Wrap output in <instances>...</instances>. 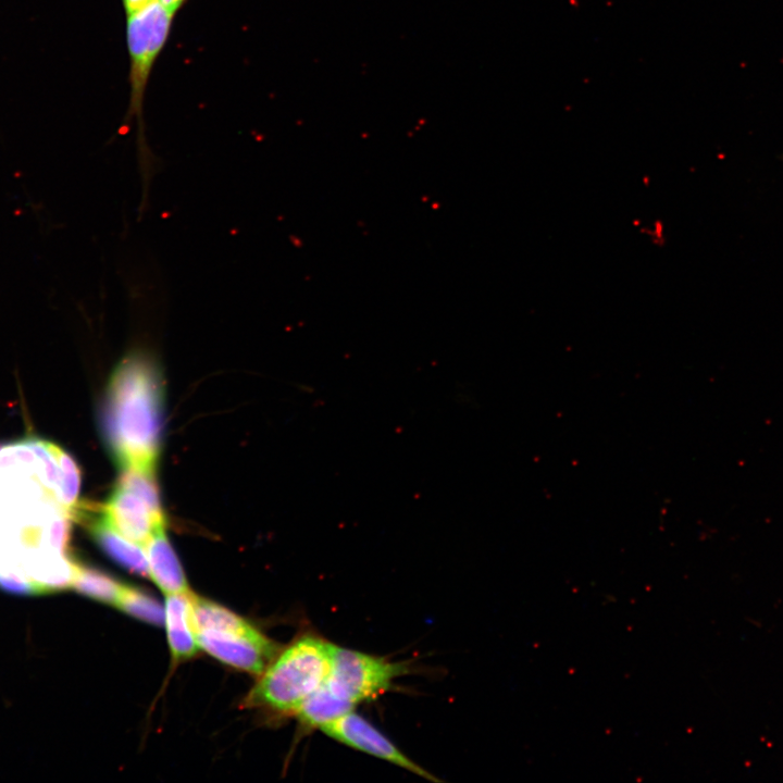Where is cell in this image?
<instances>
[{
	"instance_id": "cell-11",
	"label": "cell",
	"mask_w": 783,
	"mask_h": 783,
	"mask_svg": "<svg viewBox=\"0 0 783 783\" xmlns=\"http://www.w3.org/2000/svg\"><path fill=\"white\" fill-rule=\"evenodd\" d=\"M72 587L88 598L115 606L123 585L96 569L79 564Z\"/></svg>"
},
{
	"instance_id": "cell-7",
	"label": "cell",
	"mask_w": 783,
	"mask_h": 783,
	"mask_svg": "<svg viewBox=\"0 0 783 783\" xmlns=\"http://www.w3.org/2000/svg\"><path fill=\"white\" fill-rule=\"evenodd\" d=\"M97 513L108 526L142 547L157 533L164 531V514L153 510L140 496L119 484Z\"/></svg>"
},
{
	"instance_id": "cell-10",
	"label": "cell",
	"mask_w": 783,
	"mask_h": 783,
	"mask_svg": "<svg viewBox=\"0 0 783 783\" xmlns=\"http://www.w3.org/2000/svg\"><path fill=\"white\" fill-rule=\"evenodd\" d=\"M90 533L99 547L116 563L128 571L149 575L146 551L102 522L99 517L90 519Z\"/></svg>"
},
{
	"instance_id": "cell-13",
	"label": "cell",
	"mask_w": 783,
	"mask_h": 783,
	"mask_svg": "<svg viewBox=\"0 0 783 783\" xmlns=\"http://www.w3.org/2000/svg\"><path fill=\"white\" fill-rule=\"evenodd\" d=\"M58 461L60 465L59 500L71 519H73L79 506L80 471L75 460L60 447L58 448Z\"/></svg>"
},
{
	"instance_id": "cell-12",
	"label": "cell",
	"mask_w": 783,
	"mask_h": 783,
	"mask_svg": "<svg viewBox=\"0 0 783 783\" xmlns=\"http://www.w3.org/2000/svg\"><path fill=\"white\" fill-rule=\"evenodd\" d=\"M115 607L129 616L160 625L164 621V611L160 605L146 594L123 585Z\"/></svg>"
},
{
	"instance_id": "cell-5",
	"label": "cell",
	"mask_w": 783,
	"mask_h": 783,
	"mask_svg": "<svg viewBox=\"0 0 783 783\" xmlns=\"http://www.w3.org/2000/svg\"><path fill=\"white\" fill-rule=\"evenodd\" d=\"M408 671L403 662L331 643L330 669L322 684L334 697L355 708L388 691Z\"/></svg>"
},
{
	"instance_id": "cell-14",
	"label": "cell",
	"mask_w": 783,
	"mask_h": 783,
	"mask_svg": "<svg viewBox=\"0 0 783 783\" xmlns=\"http://www.w3.org/2000/svg\"><path fill=\"white\" fill-rule=\"evenodd\" d=\"M156 0H122V4L126 15H130L144 9Z\"/></svg>"
},
{
	"instance_id": "cell-4",
	"label": "cell",
	"mask_w": 783,
	"mask_h": 783,
	"mask_svg": "<svg viewBox=\"0 0 783 783\" xmlns=\"http://www.w3.org/2000/svg\"><path fill=\"white\" fill-rule=\"evenodd\" d=\"M174 14L156 0L144 9L127 15L126 44L129 55V108L127 119L138 123L140 172L144 184H149L152 156L144 134L142 104L150 73L169 38Z\"/></svg>"
},
{
	"instance_id": "cell-2",
	"label": "cell",
	"mask_w": 783,
	"mask_h": 783,
	"mask_svg": "<svg viewBox=\"0 0 783 783\" xmlns=\"http://www.w3.org/2000/svg\"><path fill=\"white\" fill-rule=\"evenodd\" d=\"M331 658V643L303 635L270 662L245 699V706L278 713H295L324 682Z\"/></svg>"
},
{
	"instance_id": "cell-8",
	"label": "cell",
	"mask_w": 783,
	"mask_h": 783,
	"mask_svg": "<svg viewBox=\"0 0 783 783\" xmlns=\"http://www.w3.org/2000/svg\"><path fill=\"white\" fill-rule=\"evenodd\" d=\"M144 548L149 575L163 593L170 595L189 592L179 560L164 531L157 533Z\"/></svg>"
},
{
	"instance_id": "cell-9",
	"label": "cell",
	"mask_w": 783,
	"mask_h": 783,
	"mask_svg": "<svg viewBox=\"0 0 783 783\" xmlns=\"http://www.w3.org/2000/svg\"><path fill=\"white\" fill-rule=\"evenodd\" d=\"M164 622L173 658L192 657L199 645L191 623L190 592L166 595Z\"/></svg>"
},
{
	"instance_id": "cell-1",
	"label": "cell",
	"mask_w": 783,
	"mask_h": 783,
	"mask_svg": "<svg viewBox=\"0 0 783 783\" xmlns=\"http://www.w3.org/2000/svg\"><path fill=\"white\" fill-rule=\"evenodd\" d=\"M102 428L122 470L154 472L163 432V384L148 353L134 350L115 366L107 389Z\"/></svg>"
},
{
	"instance_id": "cell-6",
	"label": "cell",
	"mask_w": 783,
	"mask_h": 783,
	"mask_svg": "<svg viewBox=\"0 0 783 783\" xmlns=\"http://www.w3.org/2000/svg\"><path fill=\"white\" fill-rule=\"evenodd\" d=\"M319 730L350 748L388 761L432 782H438L436 776L411 760L389 738L355 711L322 725Z\"/></svg>"
},
{
	"instance_id": "cell-15",
	"label": "cell",
	"mask_w": 783,
	"mask_h": 783,
	"mask_svg": "<svg viewBox=\"0 0 783 783\" xmlns=\"http://www.w3.org/2000/svg\"><path fill=\"white\" fill-rule=\"evenodd\" d=\"M186 1L187 0H159V2L173 14H175Z\"/></svg>"
},
{
	"instance_id": "cell-3",
	"label": "cell",
	"mask_w": 783,
	"mask_h": 783,
	"mask_svg": "<svg viewBox=\"0 0 783 783\" xmlns=\"http://www.w3.org/2000/svg\"><path fill=\"white\" fill-rule=\"evenodd\" d=\"M190 610L199 648L217 660L261 675L275 658V645L228 609L190 593Z\"/></svg>"
}]
</instances>
